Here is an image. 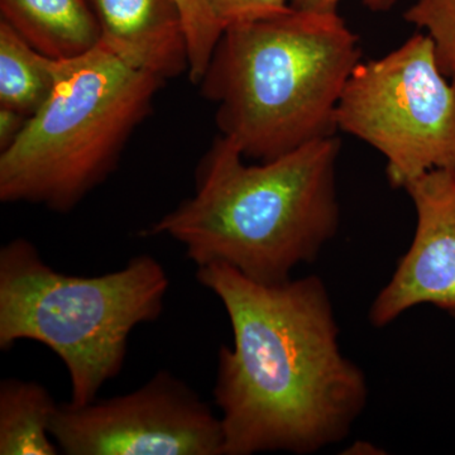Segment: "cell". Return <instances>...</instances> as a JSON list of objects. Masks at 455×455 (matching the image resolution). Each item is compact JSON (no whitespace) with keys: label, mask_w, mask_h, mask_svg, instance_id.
I'll return each mask as SVG.
<instances>
[{"label":"cell","mask_w":455,"mask_h":455,"mask_svg":"<svg viewBox=\"0 0 455 455\" xmlns=\"http://www.w3.org/2000/svg\"><path fill=\"white\" fill-rule=\"evenodd\" d=\"M28 121L26 116L0 107V151H4L20 136Z\"/></svg>","instance_id":"cell-16"},{"label":"cell","mask_w":455,"mask_h":455,"mask_svg":"<svg viewBox=\"0 0 455 455\" xmlns=\"http://www.w3.org/2000/svg\"><path fill=\"white\" fill-rule=\"evenodd\" d=\"M339 149L331 136L247 164L241 149L220 136L197 169L194 196L142 235L170 236L196 267L218 263L256 283L289 281L339 228Z\"/></svg>","instance_id":"cell-2"},{"label":"cell","mask_w":455,"mask_h":455,"mask_svg":"<svg viewBox=\"0 0 455 455\" xmlns=\"http://www.w3.org/2000/svg\"><path fill=\"white\" fill-rule=\"evenodd\" d=\"M223 304L214 400L224 455L311 454L340 442L367 403L366 377L341 353L333 305L316 276L256 283L224 265L197 267Z\"/></svg>","instance_id":"cell-1"},{"label":"cell","mask_w":455,"mask_h":455,"mask_svg":"<svg viewBox=\"0 0 455 455\" xmlns=\"http://www.w3.org/2000/svg\"><path fill=\"white\" fill-rule=\"evenodd\" d=\"M99 44L125 64L166 83L188 73L184 22L176 0H89Z\"/></svg>","instance_id":"cell-9"},{"label":"cell","mask_w":455,"mask_h":455,"mask_svg":"<svg viewBox=\"0 0 455 455\" xmlns=\"http://www.w3.org/2000/svg\"><path fill=\"white\" fill-rule=\"evenodd\" d=\"M59 403L35 381L0 382V454L56 455L51 423Z\"/></svg>","instance_id":"cell-11"},{"label":"cell","mask_w":455,"mask_h":455,"mask_svg":"<svg viewBox=\"0 0 455 455\" xmlns=\"http://www.w3.org/2000/svg\"><path fill=\"white\" fill-rule=\"evenodd\" d=\"M403 190L415 206V235L371 305L376 328L425 304L455 320V170L430 171Z\"/></svg>","instance_id":"cell-8"},{"label":"cell","mask_w":455,"mask_h":455,"mask_svg":"<svg viewBox=\"0 0 455 455\" xmlns=\"http://www.w3.org/2000/svg\"><path fill=\"white\" fill-rule=\"evenodd\" d=\"M59 65L0 20V107L32 116L50 97Z\"/></svg>","instance_id":"cell-12"},{"label":"cell","mask_w":455,"mask_h":455,"mask_svg":"<svg viewBox=\"0 0 455 455\" xmlns=\"http://www.w3.org/2000/svg\"><path fill=\"white\" fill-rule=\"evenodd\" d=\"M0 14L20 37L52 59L82 56L100 42L89 0H0Z\"/></svg>","instance_id":"cell-10"},{"label":"cell","mask_w":455,"mask_h":455,"mask_svg":"<svg viewBox=\"0 0 455 455\" xmlns=\"http://www.w3.org/2000/svg\"><path fill=\"white\" fill-rule=\"evenodd\" d=\"M403 18L429 36L440 70L455 79V0H416Z\"/></svg>","instance_id":"cell-13"},{"label":"cell","mask_w":455,"mask_h":455,"mask_svg":"<svg viewBox=\"0 0 455 455\" xmlns=\"http://www.w3.org/2000/svg\"><path fill=\"white\" fill-rule=\"evenodd\" d=\"M224 28L286 13L291 0H204Z\"/></svg>","instance_id":"cell-15"},{"label":"cell","mask_w":455,"mask_h":455,"mask_svg":"<svg viewBox=\"0 0 455 455\" xmlns=\"http://www.w3.org/2000/svg\"><path fill=\"white\" fill-rule=\"evenodd\" d=\"M335 121L338 131L385 156L392 188H405L433 170H455V79L440 70L423 31L355 66Z\"/></svg>","instance_id":"cell-6"},{"label":"cell","mask_w":455,"mask_h":455,"mask_svg":"<svg viewBox=\"0 0 455 455\" xmlns=\"http://www.w3.org/2000/svg\"><path fill=\"white\" fill-rule=\"evenodd\" d=\"M361 59L338 11L292 7L228 27L199 85L217 106L221 136L266 163L335 136L341 92Z\"/></svg>","instance_id":"cell-3"},{"label":"cell","mask_w":455,"mask_h":455,"mask_svg":"<svg viewBox=\"0 0 455 455\" xmlns=\"http://www.w3.org/2000/svg\"><path fill=\"white\" fill-rule=\"evenodd\" d=\"M164 84L101 44L60 60L50 97L0 151V200L73 211L116 169Z\"/></svg>","instance_id":"cell-5"},{"label":"cell","mask_w":455,"mask_h":455,"mask_svg":"<svg viewBox=\"0 0 455 455\" xmlns=\"http://www.w3.org/2000/svg\"><path fill=\"white\" fill-rule=\"evenodd\" d=\"M169 277L140 254L101 276H71L47 265L25 238L0 250V349L35 340L64 362L71 400L82 406L121 372L136 326L164 310Z\"/></svg>","instance_id":"cell-4"},{"label":"cell","mask_w":455,"mask_h":455,"mask_svg":"<svg viewBox=\"0 0 455 455\" xmlns=\"http://www.w3.org/2000/svg\"><path fill=\"white\" fill-rule=\"evenodd\" d=\"M341 0H291L293 8L310 9V11L335 12ZM397 0H362L372 12H387L394 7Z\"/></svg>","instance_id":"cell-17"},{"label":"cell","mask_w":455,"mask_h":455,"mask_svg":"<svg viewBox=\"0 0 455 455\" xmlns=\"http://www.w3.org/2000/svg\"><path fill=\"white\" fill-rule=\"evenodd\" d=\"M176 3L187 35L188 75L191 83L199 85L226 28L212 16L204 0H176Z\"/></svg>","instance_id":"cell-14"},{"label":"cell","mask_w":455,"mask_h":455,"mask_svg":"<svg viewBox=\"0 0 455 455\" xmlns=\"http://www.w3.org/2000/svg\"><path fill=\"white\" fill-rule=\"evenodd\" d=\"M51 435L68 455H224L220 418L167 371L123 396L59 403Z\"/></svg>","instance_id":"cell-7"}]
</instances>
